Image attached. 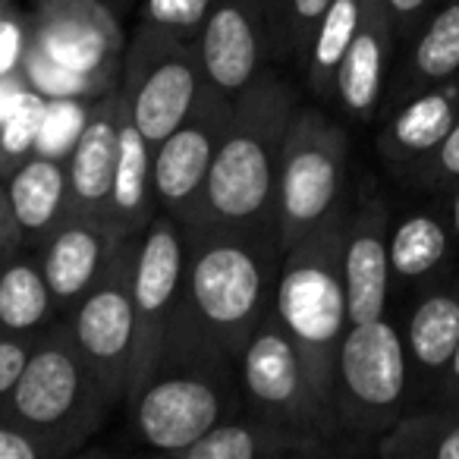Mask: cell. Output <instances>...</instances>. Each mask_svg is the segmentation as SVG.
<instances>
[{"mask_svg":"<svg viewBox=\"0 0 459 459\" xmlns=\"http://www.w3.org/2000/svg\"><path fill=\"white\" fill-rule=\"evenodd\" d=\"M186 233V271L179 308L211 340L239 359L252 333L274 312L283 243L277 223H195Z\"/></svg>","mask_w":459,"mask_h":459,"instance_id":"cell-1","label":"cell"},{"mask_svg":"<svg viewBox=\"0 0 459 459\" xmlns=\"http://www.w3.org/2000/svg\"><path fill=\"white\" fill-rule=\"evenodd\" d=\"M133 434L148 450L179 456L186 446L246 409L237 359L177 306L148 381L126 400Z\"/></svg>","mask_w":459,"mask_h":459,"instance_id":"cell-2","label":"cell"},{"mask_svg":"<svg viewBox=\"0 0 459 459\" xmlns=\"http://www.w3.org/2000/svg\"><path fill=\"white\" fill-rule=\"evenodd\" d=\"M296 108V89L268 70L239 91L195 223H277V167Z\"/></svg>","mask_w":459,"mask_h":459,"instance_id":"cell-3","label":"cell"},{"mask_svg":"<svg viewBox=\"0 0 459 459\" xmlns=\"http://www.w3.org/2000/svg\"><path fill=\"white\" fill-rule=\"evenodd\" d=\"M114 409L117 403L82 359L66 318H57L32 343L0 419L32 434L45 459H64L98 434Z\"/></svg>","mask_w":459,"mask_h":459,"instance_id":"cell-4","label":"cell"},{"mask_svg":"<svg viewBox=\"0 0 459 459\" xmlns=\"http://www.w3.org/2000/svg\"><path fill=\"white\" fill-rule=\"evenodd\" d=\"M352 202L346 198L333 214L283 252L274 312L306 356L321 396L333 409L337 352L350 331L343 281V239Z\"/></svg>","mask_w":459,"mask_h":459,"instance_id":"cell-5","label":"cell"},{"mask_svg":"<svg viewBox=\"0 0 459 459\" xmlns=\"http://www.w3.org/2000/svg\"><path fill=\"white\" fill-rule=\"evenodd\" d=\"M409 381L406 343L387 315L350 325L333 375V415L340 437L377 444V437L406 412Z\"/></svg>","mask_w":459,"mask_h":459,"instance_id":"cell-6","label":"cell"},{"mask_svg":"<svg viewBox=\"0 0 459 459\" xmlns=\"http://www.w3.org/2000/svg\"><path fill=\"white\" fill-rule=\"evenodd\" d=\"M237 368L246 412L325 446L340 437L337 415L331 403L321 396L306 356L277 318V312H271L258 325L243 356L237 359Z\"/></svg>","mask_w":459,"mask_h":459,"instance_id":"cell-7","label":"cell"},{"mask_svg":"<svg viewBox=\"0 0 459 459\" xmlns=\"http://www.w3.org/2000/svg\"><path fill=\"white\" fill-rule=\"evenodd\" d=\"M350 139L318 108H296L277 167V230L283 252L346 202Z\"/></svg>","mask_w":459,"mask_h":459,"instance_id":"cell-8","label":"cell"},{"mask_svg":"<svg viewBox=\"0 0 459 459\" xmlns=\"http://www.w3.org/2000/svg\"><path fill=\"white\" fill-rule=\"evenodd\" d=\"M198 41H186L152 22H139L126 39L120 89L129 120L148 145L164 142L195 108L204 89Z\"/></svg>","mask_w":459,"mask_h":459,"instance_id":"cell-9","label":"cell"},{"mask_svg":"<svg viewBox=\"0 0 459 459\" xmlns=\"http://www.w3.org/2000/svg\"><path fill=\"white\" fill-rule=\"evenodd\" d=\"M29 39L60 70L82 79L91 98L120 85L126 35L123 20L104 0H32Z\"/></svg>","mask_w":459,"mask_h":459,"instance_id":"cell-10","label":"cell"},{"mask_svg":"<svg viewBox=\"0 0 459 459\" xmlns=\"http://www.w3.org/2000/svg\"><path fill=\"white\" fill-rule=\"evenodd\" d=\"M135 252H139V237H129L117 249L114 262L108 264L101 281L89 290V296L79 302L76 312L66 318L79 352L117 406L126 403L129 371H133Z\"/></svg>","mask_w":459,"mask_h":459,"instance_id":"cell-11","label":"cell"},{"mask_svg":"<svg viewBox=\"0 0 459 459\" xmlns=\"http://www.w3.org/2000/svg\"><path fill=\"white\" fill-rule=\"evenodd\" d=\"M233 101L204 82L195 108L183 123L154 145L152 173H154V198L164 214L192 227L202 214L204 186L211 177V164L230 126Z\"/></svg>","mask_w":459,"mask_h":459,"instance_id":"cell-12","label":"cell"},{"mask_svg":"<svg viewBox=\"0 0 459 459\" xmlns=\"http://www.w3.org/2000/svg\"><path fill=\"white\" fill-rule=\"evenodd\" d=\"M186 271V233L183 223L160 211L152 227L139 237L133 277V308H135V337H133V371H129L126 400L148 381L154 362L164 346L167 327L183 296Z\"/></svg>","mask_w":459,"mask_h":459,"instance_id":"cell-13","label":"cell"},{"mask_svg":"<svg viewBox=\"0 0 459 459\" xmlns=\"http://www.w3.org/2000/svg\"><path fill=\"white\" fill-rule=\"evenodd\" d=\"M390 230L394 214L375 186H362L350 208L343 239V281L350 325L375 321L387 315L390 296Z\"/></svg>","mask_w":459,"mask_h":459,"instance_id":"cell-14","label":"cell"},{"mask_svg":"<svg viewBox=\"0 0 459 459\" xmlns=\"http://www.w3.org/2000/svg\"><path fill=\"white\" fill-rule=\"evenodd\" d=\"M198 54L208 85L237 98L262 73L268 54V20L262 0H211L198 35Z\"/></svg>","mask_w":459,"mask_h":459,"instance_id":"cell-15","label":"cell"},{"mask_svg":"<svg viewBox=\"0 0 459 459\" xmlns=\"http://www.w3.org/2000/svg\"><path fill=\"white\" fill-rule=\"evenodd\" d=\"M126 239L108 217L91 214H70L54 230L39 249V262L51 287L57 318H70L76 312Z\"/></svg>","mask_w":459,"mask_h":459,"instance_id":"cell-16","label":"cell"},{"mask_svg":"<svg viewBox=\"0 0 459 459\" xmlns=\"http://www.w3.org/2000/svg\"><path fill=\"white\" fill-rule=\"evenodd\" d=\"M123 120H126V98H123L120 85L91 101L85 126L79 129L76 142L66 154L70 214L108 217Z\"/></svg>","mask_w":459,"mask_h":459,"instance_id":"cell-17","label":"cell"},{"mask_svg":"<svg viewBox=\"0 0 459 459\" xmlns=\"http://www.w3.org/2000/svg\"><path fill=\"white\" fill-rule=\"evenodd\" d=\"M459 120V76L419 91L400 108L384 114L377 133V154L400 183L434 154L444 135Z\"/></svg>","mask_w":459,"mask_h":459,"instance_id":"cell-18","label":"cell"},{"mask_svg":"<svg viewBox=\"0 0 459 459\" xmlns=\"http://www.w3.org/2000/svg\"><path fill=\"white\" fill-rule=\"evenodd\" d=\"M396 29L384 0H368L356 39L337 70L333 101L346 117L368 123L381 114L384 91L390 82V60H394Z\"/></svg>","mask_w":459,"mask_h":459,"instance_id":"cell-19","label":"cell"},{"mask_svg":"<svg viewBox=\"0 0 459 459\" xmlns=\"http://www.w3.org/2000/svg\"><path fill=\"white\" fill-rule=\"evenodd\" d=\"M10 214L22 249L39 252L54 230L70 217V179L66 158L35 152L4 177Z\"/></svg>","mask_w":459,"mask_h":459,"instance_id":"cell-20","label":"cell"},{"mask_svg":"<svg viewBox=\"0 0 459 459\" xmlns=\"http://www.w3.org/2000/svg\"><path fill=\"white\" fill-rule=\"evenodd\" d=\"M409 377L421 390H434L459 346V274L428 287L412 306L403 331Z\"/></svg>","mask_w":459,"mask_h":459,"instance_id":"cell-21","label":"cell"},{"mask_svg":"<svg viewBox=\"0 0 459 459\" xmlns=\"http://www.w3.org/2000/svg\"><path fill=\"white\" fill-rule=\"evenodd\" d=\"M459 76V0H444L412 35L406 60L387 82L381 114H390L419 91Z\"/></svg>","mask_w":459,"mask_h":459,"instance_id":"cell-22","label":"cell"},{"mask_svg":"<svg viewBox=\"0 0 459 459\" xmlns=\"http://www.w3.org/2000/svg\"><path fill=\"white\" fill-rule=\"evenodd\" d=\"M154 148L145 135L126 120L120 126V145H117V170L110 186L108 221L120 230L123 237H142L152 221L160 214L158 198H154V173H152Z\"/></svg>","mask_w":459,"mask_h":459,"instance_id":"cell-23","label":"cell"},{"mask_svg":"<svg viewBox=\"0 0 459 459\" xmlns=\"http://www.w3.org/2000/svg\"><path fill=\"white\" fill-rule=\"evenodd\" d=\"M331 446L296 437L283 428L271 425L252 412H239L233 419L211 428L204 437L179 453V459H277V456H321Z\"/></svg>","mask_w":459,"mask_h":459,"instance_id":"cell-24","label":"cell"},{"mask_svg":"<svg viewBox=\"0 0 459 459\" xmlns=\"http://www.w3.org/2000/svg\"><path fill=\"white\" fill-rule=\"evenodd\" d=\"M54 321L57 308L39 252L20 249L10 258H0V327L16 337L35 340Z\"/></svg>","mask_w":459,"mask_h":459,"instance_id":"cell-25","label":"cell"},{"mask_svg":"<svg viewBox=\"0 0 459 459\" xmlns=\"http://www.w3.org/2000/svg\"><path fill=\"white\" fill-rule=\"evenodd\" d=\"M375 453L384 459H459V409L403 412L377 437Z\"/></svg>","mask_w":459,"mask_h":459,"instance_id":"cell-26","label":"cell"},{"mask_svg":"<svg viewBox=\"0 0 459 459\" xmlns=\"http://www.w3.org/2000/svg\"><path fill=\"white\" fill-rule=\"evenodd\" d=\"M446 214H409L390 230V271L396 281H425L444 268L450 252Z\"/></svg>","mask_w":459,"mask_h":459,"instance_id":"cell-27","label":"cell"},{"mask_svg":"<svg viewBox=\"0 0 459 459\" xmlns=\"http://www.w3.org/2000/svg\"><path fill=\"white\" fill-rule=\"evenodd\" d=\"M365 10H368V0H333L327 7L306 57L308 89L318 101H333L337 70L350 51L352 39H356L359 26H362Z\"/></svg>","mask_w":459,"mask_h":459,"instance_id":"cell-28","label":"cell"},{"mask_svg":"<svg viewBox=\"0 0 459 459\" xmlns=\"http://www.w3.org/2000/svg\"><path fill=\"white\" fill-rule=\"evenodd\" d=\"M48 101L51 98L29 89V85L13 98L7 117L0 123V179L7 177L16 164H22L29 154H35L48 117Z\"/></svg>","mask_w":459,"mask_h":459,"instance_id":"cell-29","label":"cell"},{"mask_svg":"<svg viewBox=\"0 0 459 459\" xmlns=\"http://www.w3.org/2000/svg\"><path fill=\"white\" fill-rule=\"evenodd\" d=\"M211 0H139L135 13L139 22H152L186 41H198L202 26L208 20Z\"/></svg>","mask_w":459,"mask_h":459,"instance_id":"cell-30","label":"cell"},{"mask_svg":"<svg viewBox=\"0 0 459 459\" xmlns=\"http://www.w3.org/2000/svg\"><path fill=\"white\" fill-rule=\"evenodd\" d=\"M403 186L419 192H450L459 186V120L453 123V129L444 135L434 154L428 160H421L412 170V177Z\"/></svg>","mask_w":459,"mask_h":459,"instance_id":"cell-31","label":"cell"},{"mask_svg":"<svg viewBox=\"0 0 459 459\" xmlns=\"http://www.w3.org/2000/svg\"><path fill=\"white\" fill-rule=\"evenodd\" d=\"M333 0H290L287 7V57H296L306 66L308 48Z\"/></svg>","mask_w":459,"mask_h":459,"instance_id":"cell-32","label":"cell"},{"mask_svg":"<svg viewBox=\"0 0 459 459\" xmlns=\"http://www.w3.org/2000/svg\"><path fill=\"white\" fill-rule=\"evenodd\" d=\"M22 54H26V16L10 7L0 20V79L22 76Z\"/></svg>","mask_w":459,"mask_h":459,"instance_id":"cell-33","label":"cell"},{"mask_svg":"<svg viewBox=\"0 0 459 459\" xmlns=\"http://www.w3.org/2000/svg\"><path fill=\"white\" fill-rule=\"evenodd\" d=\"M35 340H39V337H35ZM35 340L16 337V333H10V331H4V327H0V406H4V400L10 396L13 384L20 381V375H22V368H26L29 352H32Z\"/></svg>","mask_w":459,"mask_h":459,"instance_id":"cell-34","label":"cell"},{"mask_svg":"<svg viewBox=\"0 0 459 459\" xmlns=\"http://www.w3.org/2000/svg\"><path fill=\"white\" fill-rule=\"evenodd\" d=\"M390 10V20H394L396 39L412 41V35L425 26V20L431 16L434 0H384Z\"/></svg>","mask_w":459,"mask_h":459,"instance_id":"cell-35","label":"cell"},{"mask_svg":"<svg viewBox=\"0 0 459 459\" xmlns=\"http://www.w3.org/2000/svg\"><path fill=\"white\" fill-rule=\"evenodd\" d=\"M0 459H45V453L32 434L0 419Z\"/></svg>","mask_w":459,"mask_h":459,"instance_id":"cell-36","label":"cell"},{"mask_svg":"<svg viewBox=\"0 0 459 459\" xmlns=\"http://www.w3.org/2000/svg\"><path fill=\"white\" fill-rule=\"evenodd\" d=\"M268 20V54L277 60L287 57V7L290 0H262Z\"/></svg>","mask_w":459,"mask_h":459,"instance_id":"cell-37","label":"cell"},{"mask_svg":"<svg viewBox=\"0 0 459 459\" xmlns=\"http://www.w3.org/2000/svg\"><path fill=\"white\" fill-rule=\"evenodd\" d=\"M20 233H16L13 214H10L7 192H4V179H0V258H10L13 252H20Z\"/></svg>","mask_w":459,"mask_h":459,"instance_id":"cell-38","label":"cell"},{"mask_svg":"<svg viewBox=\"0 0 459 459\" xmlns=\"http://www.w3.org/2000/svg\"><path fill=\"white\" fill-rule=\"evenodd\" d=\"M434 400H437V406L459 409V346H456V352H453L440 384L434 387Z\"/></svg>","mask_w":459,"mask_h":459,"instance_id":"cell-39","label":"cell"},{"mask_svg":"<svg viewBox=\"0 0 459 459\" xmlns=\"http://www.w3.org/2000/svg\"><path fill=\"white\" fill-rule=\"evenodd\" d=\"M446 221H450L453 237H456V243H459V186H456V189H450V204H446Z\"/></svg>","mask_w":459,"mask_h":459,"instance_id":"cell-40","label":"cell"},{"mask_svg":"<svg viewBox=\"0 0 459 459\" xmlns=\"http://www.w3.org/2000/svg\"><path fill=\"white\" fill-rule=\"evenodd\" d=\"M104 4H110V7H114V13L123 20V16H126V13H133L135 4H139V0H104Z\"/></svg>","mask_w":459,"mask_h":459,"instance_id":"cell-41","label":"cell"},{"mask_svg":"<svg viewBox=\"0 0 459 459\" xmlns=\"http://www.w3.org/2000/svg\"><path fill=\"white\" fill-rule=\"evenodd\" d=\"M7 10H10V4H7V0H0V20L7 16Z\"/></svg>","mask_w":459,"mask_h":459,"instance_id":"cell-42","label":"cell"}]
</instances>
